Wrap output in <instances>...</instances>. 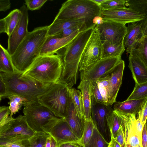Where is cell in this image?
I'll return each instance as SVG.
<instances>
[{
    "instance_id": "1",
    "label": "cell",
    "mask_w": 147,
    "mask_h": 147,
    "mask_svg": "<svg viewBox=\"0 0 147 147\" xmlns=\"http://www.w3.org/2000/svg\"><path fill=\"white\" fill-rule=\"evenodd\" d=\"M96 25L81 31L64 48V54L61 56L63 67L59 82L65 84L69 89L76 82L82 55Z\"/></svg>"
},
{
    "instance_id": "2",
    "label": "cell",
    "mask_w": 147,
    "mask_h": 147,
    "mask_svg": "<svg viewBox=\"0 0 147 147\" xmlns=\"http://www.w3.org/2000/svg\"><path fill=\"white\" fill-rule=\"evenodd\" d=\"M48 27H39L28 32L14 53L11 55L16 71L24 72L40 56L41 48L47 37Z\"/></svg>"
},
{
    "instance_id": "3",
    "label": "cell",
    "mask_w": 147,
    "mask_h": 147,
    "mask_svg": "<svg viewBox=\"0 0 147 147\" xmlns=\"http://www.w3.org/2000/svg\"><path fill=\"white\" fill-rule=\"evenodd\" d=\"M23 72L16 71L12 73L0 72L5 85V98L17 95L27 99L28 102L38 101V97L47 91L54 83H43L30 77L23 75Z\"/></svg>"
},
{
    "instance_id": "4",
    "label": "cell",
    "mask_w": 147,
    "mask_h": 147,
    "mask_svg": "<svg viewBox=\"0 0 147 147\" xmlns=\"http://www.w3.org/2000/svg\"><path fill=\"white\" fill-rule=\"evenodd\" d=\"M63 63L58 54L40 55L23 75L43 83H56L60 80Z\"/></svg>"
},
{
    "instance_id": "5",
    "label": "cell",
    "mask_w": 147,
    "mask_h": 147,
    "mask_svg": "<svg viewBox=\"0 0 147 147\" xmlns=\"http://www.w3.org/2000/svg\"><path fill=\"white\" fill-rule=\"evenodd\" d=\"M102 9L92 0H68L62 4L54 21L68 20L84 18L89 28L94 26V18L100 16Z\"/></svg>"
},
{
    "instance_id": "6",
    "label": "cell",
    "mask_w": 147,
    "mask_h": 147,
    "mask_svg": "<svg viewBox=\"0 0 147 147\" xmlns=\"http://www.w3.org/2000/svg\"><path fill=\"white\" fill-rule=\"evenodd\" d=\"M23 112L29 127L35 133H49L63 118L58 117L38 101L26 102Z\"/></svg>"
},
{
    "instance_id": "7",
    "label": "cell",
    "mask_w": 147,
    "mask_h": 147,
    "mask_svg": "<svg viewBox=\"0 0 147 147\" xmlns=\"http://www.w3.org/2000/svg\"><path fill=\"white\" fill-rule=\"evenodd\" d=\"M70 98L68 88L64 84L59 82L54 84L47 91L38 96V101L57 117L65 118Z\"/></svg>"
},
{
    "instance_id": "8",
    "label": "cell",
    "mask_w": 147,
    "mask_h": 147,
    "mask_svg": "<svg viewBox=\"0 0 147 147\" xmlns=\"http://www.w3.org/2000/svg\"><path fill=\"white\" fill-rule=\"evenodd\" d=\"M35 133L28 125L25 116L20 115L0 127V144L29 140Z\"/></svg>"
},
{
    "instance_id": "9",
    "label": "cell",
    "mask_w": 147,
    "mask_h": 147,
    "mask_svg": "<svg viewBox=\"0 0 147 147\" xmlns=\"http://www.w3.org/2000/svg\"><path fill=\"white\" fill-rule=\"evenodd\" d=\"M96 26V25L82 55L79 67L80 73L89 70L101 59L102 42Z\"/></svg>"
},
{
    "instance_id": "10",
    "label": "cell",
    "mask_w": 147,
    "mask_h": 147,
    "mask_svg": "<svg viewBox=\"0 0 147 147\" xmlns=\"http://www.w3.org/2000/svg\"><path fill=\"white\" fill-rule=\"evenodd\" d=\"M96 26L102 42L106 41L113 45L123 44L127 31L125 24L104 20L102 24L96 25Z\"/></svg>"
},
{
    "instance_id": "11",
    "label": "cell",
    "mask_w": 147,
    "mask_h": 147,
    "mask_svg": "<svg viewBox=\"0 0 147 147\" xmlns=\"http://www.w3.org/2000/svg\"><path fill=\"white\" fill-rule=\"evenodd\" d=\"M19 9L21 13L19 20L11 35L8 37L7 50L10 55L14 53L28 32V9L25 5L22 6Z\"/></svg>"
},
{
    "instance_id": "12",
    "label": "cell",
    "mask_w": 147,
    "mask_h": 147,
    "mask_svg": "<svg viewBox=\"0 0 147 147\" xmlns=\"http://www.w3.org/2000/svg\"><path fill=\"white\" fill-rule=\"evenodd\" d=\"M119 112L122 119L121 126L125 138L124 147H142V137L136 129V115Z\"/></svg>"
},
{
    "instance_id": "13",
    "label": "cell",
    "mask_w": 147,
    "mask_h": 147,
    "mask_svg": "<svg viewBox=\"0 0 147 147\" xmlns=\"http://www.w3.org/2000/svg\"><path fill=\"white\" fill-rule=\"evenodd\" d=\"M109 105L97 103L92 105L91 118L97 129L109 142L111 134L107 122L108 114L113 109Z\"/></svg>"
},
{
    "instance_id": "14",
    "label": "cell",
    "mask_w": 147,
    "mask_h": 147,
    "mask_svg": "<svg viewBox=\"0 0 147 147\" xmlns=\"http://www.w3.org/2000/svg\"><path fill=\"white\" fill-rule=\"evenodd\" d=\"M100 16L104 20H109L126 24L141 21L145 17L129 8L115 10H102Z\"/></svg>"
},
{
    "instance_id": "15",
    "label": "cell",
    "mask_w": 147,
    "mask_h": 147,
    "mask_svg": "<svg viewBox=\"0 0 147 147\" xmlns=\"http://www.w3.org/2000/svg\"><path fill=\"white\" fill-rule=\"evenodd\" d=\"M121 60V56L101 59L89 70L80 74L90 81H97L103 76L110 72Z\"/></svg>"
},
{
    "instance_id": "16",
    "label": "cell",
    "mask_w": 147,
    "mask_h": 147,
    "mask_svg": "<svg viewBox=\"0 0 147 147\" xmlns=\"http://www.w3.org/2000/svg\"><path fill=\"white\" fill-rule=\"evenodd\" d=\"M82 31H77L64 38H59L54 36H47L41 48L40 56L55 54L60 49L65 48Z\"/></svg>"
},
{
    "instance_id": "17",
    "label": "cell",
    "mask_w": 147,
    "mask_h": 147,
    "mask_svg": "<svg viewBox=\"0 0 147 147\" xmlns=\"http://www.w3.org/2000/svg\"><path fill=\"white\" fill-rule=\"evenodd\" d=\"M124 67L125 62L122 60L108 73L110 76L108 105L111 106L116 101V98L122 84Z\"/></svg>"
},
{
    "instance_id": "18",
    "label": "cell",
    "mask_w": 147,
    "mask_h": 147,
    "mask_svg": "<svg viewBox=\"0 0 147 147\" xmlns=\"http://www.w3.org/2000/svg\"><path fill=\"white\" fill-rule=\"evenodd\" d=\"M49 133L55 140L58 145L71 142L80 143V140L74 133L65 118H62Z\"/></svg>"
},
{
    "instance_id": "19",
    "label": "cell",
    "mask_w": 147,
    "mask_h": 147,
    "mask_svg": "<svg viewBox=\"0 0 147 147\" xmlns=\"http://www.w3.org/2000/svg\"><path fill=\"white\" fill-rule=\"evenodd\" d=\"M141 21L128 24L123 42L127 54H129L143 36Z\"/></svg>"
},
{
    "instance_id": "20",
    "label": "cell",
    "mask_w": 147,
    "mask_h": 147,
    "mask_svg": "<svg viewBox=\"0 0 147 147\" xmlns=\"http://www.w3.org/2000/svg\"><path fill=\"white\" fill-rule=\"evenodd\" d=\"M65 119L74 133L80 140L83 134L85 120L78 115L71 98L67 113Z\"/></svg>"
},
{
    "instance_id": "21",
    "label": "cell",
    "mask_w": 147,
    "mask_h": 147,
    "mask_svg": "<svg viewBox=\"0 0 147 147\" xmlns=\"http://www.w3.org/2000/svg\"><path fill=\"white\" fill-rule=\"evenodd\" d=\"M80 79L78 88L82 94L85 120H90L92 119L90 81L82 74H80Z\"/></svg>"
},
{
    "instance_id": "22",
    "label": "cell",
    "mask_w": 147,
    "mask_h": 147,
    "mask_svg": "<svg viewBox=\"0 0 147 147\" xmlns=\"http://www.w3.org/2000/svg\"><path fill=\"white\" fill-rule=\"evenodd\" d=\"M128 67L136 84L147 82V67L137 57L129 55Z\"/></svg>"
},
{
    "instance_id": "23",
    "label": "cell",
    "mask_w": 147,
    "mask_h": 147,
    "mask_svg": "<svg viewBox=\"0 0 147 147\" xmlns=\"http://www.w3.org/2000/svg\"><path fill=\"white\" fill-rule=\"evenodd\" d=\"M146 99H127L123 102L116 101L113 109L124 114L136 115L141 111Z\"/></svg>"
},
{
    "instance_id": "24",
    "label": "cell",
    "mask_w": 147,
    "mask_h": 147,
    "mask_svg": "<svg viewBox=\"0 0 147 147\" xmlns=\"http://www.w3.org/2000/svg\"><path fill=\"white\" fill-rule=\"evenodd\" d=\"M21 13L19 9L11 11L5 18L0 20V32H5L9 37L19 20Z\"/></svg>"
},
{
    "instance_id": "25",
    "label": "cell",
    "mask_w": 147,
    "mask_h": 147,
    "mask_svg": "<svg viewBox=\"0 0 147 147\" xmlns=\"http://www.w3.org/2000/svg\"><path fill=\"white\" fill-rule=\"evenodd\" d=\"M85 22L86 23V20L84 18L68 20L53 21L49 26L47 37L56 35L66 28Z\"/></svg>"
},
{
    "instance_id": "26",
    "label": "cell",
    "mask_w": 147,
    "mask_h": 147,
    "mask_svg": "<svg viewBox=\"0 0 147 147\" xmlns=\"http://www.w3.org/2000/svg\"><path fill=\"white\" fill-rule=\"evenodd\" d=\"M125 50L123 44L115 45L104 41L102 42L101 59L121 56Z\"/></svg>"
},
{
    "instance_id": "27",
    "label": "cell",
    "mask_w": 147,
    "mask_h": 147,
    "mask_svg": "<svg viewBox=\"0 0 147 147\" xmlns=\"http://www.w3.org/2000/svg\"><path fill=\"white\" fill-rule=\"evenodd\" d=\"M129 55L139 59L147 67V36H143Z\"/></svg>"
},
{
    "instance_id": "28",
    "label": "cell",
    "mask_w": 147,
    "mask_h": 147,
    "mask_svg": "<svg viewBox=\"0 0 147 147\" xmlns=\"http://www.w3.org/2000/svg\"><path fill=\"white\" fill-rule=\"evenodd\" d=\"M122 118L118 111L113 110L108 114L107 122L109 129L111 137L115 138L117 132L120 127L122 123Z\"/></svg>"
},
{
    "instance_id": "29",
    "label": "cell",
    "mask_w": 147,
    "mask_h": 147,
    "mask_svg": "<svg viewBox=\"0 0 147 147\" xmlns=\"http://www.w3.org/2000/svg\"><path fill=\"white\" fill-rule=\"evenodd\" d=\"M0 71L12 73L16 71L12 62L11 55L7 50L0 45Z\"/></svg>"
},
{
    "instance_id": "30",
    "label": "cell",
    "mask_w": 147,
    "mask_h": 147,
    "mask_svg": "<svg viewBox=\"0 0 147 147\" xmlns=\"http://www.w3.org/2000/svg\"><path fill=\"white\" fill-rule=\"evenodd\" d=\"M70 96L75 110L79 116L84 119L82 96L80 91L74 88L69 89Z\"/></svg>"
},
{
    "instance_id": "31",
    "label": "cell",
    "mask_w": 147,
    "mask_h": 147,
    "mask_svg": "<svg viewBox=\"0 0 147 147\" xmlns=\"http://www.w3.org/2000/svg\"><path fill=\"white\" fill-rule=\"evenodd\" d=\"M7 98L9 100L8 104L9 105V107L11 111L10 115L11 117H12L13 114L18 112L26 102H28V100L26 98L17 95H11Z\"/></svg>"
},
{
    "instance_id": "32",
    "label": "cell",
    "mask_w": 147,
    "mask_h": 147,
    "mask_svg": "<svg viewBox=\"0 0 147 147\" xmlns=\"http://www.w3.org/2000/svg\"><path fill=\"white\" fill-rule=\"evenodd\" d=\"M109 144L95 125L92 136L84 147H109Z\"/></svg>"
},
{
    "instance_id": "33",
    "label": "cell",
    "mask_w": 147,
    "mask_h": 147,
    "mask_svg": "<svg viewBox=\"0 0 147 147\" xmlns=\"http://www.w3.org/2000/svg\"><path fill=\"white\" fill-rule=\"evenodd\" d=\"M51 136L49 133H35L29 139L26 147H45L47 139Z\"/></svg>"
},
{
    "instance_id": "34",
    "label": "cell",
    "mask_w": 147,
    "mask_h": 147,
    "mask_svg": "<svg viewBox=\"0 0 147 147\" xmlns=\"http://www.w3.org/2000/svg\"><path fill=\"white\" fill-rule=\"evenodd\" d=\"M125 5L145 18L147 16V0H127Z\"/></svg>"
},
{
    "instance_id": "35",
    "label": "cell",
    "mask_w": 147,
    "mask_h": 147,
    "mask_svg": "<svg viewBox=\"0 0 147 147\" xmlns=\"http://www.w3.org/2000/svg\"><path fill=\"white\" fill-rule=\"evenodd\" d=\"M99 89L107 105H108V94L110 85V76L109 73L101 77L97 81Z\"/></svg>"
},
{
    "instance_id": "36",
    "label": "cell",
    "mask_w": 147,
    "mask_h": 147,
    "mask_svg": "<svg viewBox=\"0 0 147 147\" xmlns=\"http://www.w3.org/2000/svg\"><path fill=\"white\" fill-rule=\"evenodd\" d=\"M147 98V82L136 84L134 89L127 100Z\"/></svg>"
},
{
    "instance_id": "37",
    "label": "cell",
    "mask_w": 147,
    "mask_h": 147,
    "mask_svg": "<svg viewBox=\"0 0 147 147\" xmlns=\"http://www.w3.org/2000/svg\"><path fill=\"white\" fill-rule=\"evenodd\" d=\"M94 126L95 124L92 119L85 121L83 134L80 142L83 147H84L90 139Z\"/></svg>"
},
{
    "instance_id": "38",
    "label": "cell",
    "mask_w": 147,
    "mask_h": 147,
    "mask_svg": "<svg viewBox=\"0 0 147 147\" xmlns=\"http://www.w3.org/2000/svg\"><path fill=\"white\" fill-rule=\"evenodd\" d=\"M90 81L92 105L97 103L107 105L100 93L97 82Z\"/></svg>"
},
{
    "instance_id": "39",
    "label": "cell",
    "mask_w": 147,
    "mask_h": 147,
    "mask_svg": "<svg viewBox=\"0 0 147 147\" xmlns=\"http://www.w3.org/2000/svg\"><path fill=\"white\" fill-rule=\"evenodd\" d=\"M127 0H107L100 5L102 10H115L126 9Z\"/></svg>"
},
{
    "instance_id": "40",
    "label": "cell",
    "mask_w": 147,
    "mask_h": 147,
    "mask_svg": "<svg viewBox=\"0 0 147 147\" xmlns=\"http://www.w3.org/2000/svg\"><path fill=\"white\" fill-rule=\"evenodd\" d=\"M11 111L8 107L1 106L0 107V127L8 123L13 119L9 116Z\"/></svg>"
},
{
    "instance_id": "41",
    "label": "cell",
    "mask_w": 147,
    "mask_h": 147,
    "mask_svg": "<svg viewBox=\"0 0 147 147\" xmlns=\"http://www.w3.org/2000/svg\"><path fill=\"white\" fill-rule=\"evenodd\" d=\"M47 0H25V4L28 9L31 11L39 9Z\"/></svg>"
},
{
    "instance_id": "42",
    "label": "cell",
    "mask_w": 147,
    "mask_h": 147,
    "mask_svg": "<svg viewBox=\"0 0 147 147\" xmlns=\"http://www.w3.org/2000/svg\"><path fill=\"white\" fill-rule=\"evenodd\" d=\"M141 120L143 125L145 123L147 118V98L146 100L141 111L138 113V117Z\"/></svg>"
},
{
    "instance_id": "43",
    "label": "cell",
    "mask_w": 147,
    "mask_h": 147,
    "mask_svg": "<svg viewBox=\"0 0 147 147\" xmlns=\"http://www.w3.org/2000/svg\"><path fill=\"white\" fill-rule=\"evenodd\" d=\"M115 139L116 141L119 144L121 147H124L125 138L121 126L118 130L116 137Z\"/></svg>"
},
{
    "instance_id": "44",
    "label": "cell",
    "mask_w": 147,
    "mask_h": 147,
    "mask_svg": "<svg viewBox=\"0 0 147 147\" xmlns=\"http://www.w3.org/2000/svg\"><path fill=\"white\" fill-rule=\"evenodd\" d=\"M27 140L21 141L14 142L0 145V147H26L25 144Z\"/></svg>"
},
{
    "instance_id": "45",
    "label": "cell",
    "mask_w": 147,
    "mask_h": 147,
    "mask_svg": "<svg viewBox=\"0 0 147 147\" xmlns=\"http://www.w3.org/2000/svg\"><path fill=\"white\" fill-rule=\"evenodd\" d=\"M6 88L5 83L0 76V100L3 98H5L7 94Z\"/></svg>"
},
{
    "instance_id": "46",
    "label": "cell",
    "mask_w": 147,
    "mask_h": 147,
    "mask_svg": "<svg viewBox=\"0 0 147 147\" xmlns=\"http://www.w3.org/2000/svg\"><path fill=\"white\" fill-rule=\"evenodd\" d=\"M11 3L9 0H0V11L5 12L9 9Z\"/></svg>"
},
{
    "instance_id": "47",
    "label": "cell",
    "mask_w": 147,
    "mask_h": 147,
    "mask_svg": "<svg viewBox=\"0 0 147 147\" xmlns=\"http://www.w3.org/2000/svg\"><path fill=\"white\" fill-rule=\"evenodd\" d=\"M141 145L142 147H147V130L145 123L142 133Z\"/></svg>"
},
{
    "instance_id": "48",
    "label": "cell",
    "mask_w": 147,
    "mask_h": 147,
    "mask_svg": "<svg viewBox=\"0 0 147 147\" xmlns=\"http://www.w3.org/2000/svg\"><path fill=\"white\" fill-rule=\"evenodd\" d=\"M82 146L80 143L74 142L63 143L58 145V147H81Z\"/></svg>"
},
{
    "instance_id": "49",
    "label": "cell",
    "mask_w": 147,
    "mask_h": 147,
    "mask_svg": "<svg viewBox=\"0 0 147 147\" xmlns=\"http://www.w3.org/2000/svg\"><path fill=\"white\" fill-rule=\"evenodd\" d=\"M144 125L140 119L138 118L136 121V127L138 134L141 137Z\"/></svg>"
},
{
    "instance_id": "50",
    "label": "cell",
    "mask_w": 147,
    "mask_h": 147,
    "mask_svg": "<svg viewBox=\"0 0 147 147\" xmlns=\"http://www.w3.org/2000/svg\"><path fill=\"white\" fill-rule=\"evenodd\" d=\"M141 21L142 24V29L143 35L147 36V16L145 18L144 20Z\"/></svg>"
},
{
    "instance_id": "51",
    "label": "cell",
    "mask_w": 147,
    "mask_h": 147,
    "mask_svg": "<svg viewBox=\"0 0 147 147\" xmlns=\"http://www.w3.org/2000/svg\"><path fill=\"white\" fill-rule=\"evenodd\" d=\"M104 21V20L100 16H97L94 18L92 22L94 24L98 25L102 24Z\"/></svg>"
},
{
    "instance_id": "52",
    "label": "cell",
    "mask_w": 147,
    "mask_h": 147,
    "mask_svg": "<svg viewBox=\"0 0 147 147\" xmlns=\"http://www.w3.org/2000/svg\"><path fill=\"white\" fill-rule=\"evenodd\" d=\"M109 147H121L119 144L116 141L113 137H111V139L109 142Z\"/></svg>"
},
{
    "instance_id": "53",
    "label": "cell",
    "mask_w": 147,
    "mask_h": 147,
    "mask_svg": "<svg viewBox=\"0 0 147 147\" xmlns=\"http://www.w3.org/2000/svg\"><path fill=\"white\" fill-rule=\"evenodd\" d=\"M51 147H58V144L55 140L51 136Z\"/></svg>"
},
{
    "instance_id": "54",
    "label": "cell",
    "mask_w": 147,
    "mask_h": 147,
    "mask_svg": "<svg viewBox=\"0 0 147 147\" xmlns=\"http://www.w3.org/2000/svg\"><path fill=\"white\" fill-rule=\"evenodd\" d=\"M51 136L47 138L46 144L45 147H51Z\"/></svg>"
},
{
    "instance_id": "55",
    "label": "cell",
    "mask_w": 147,
    "mask_h": 147,
    "mask_svg": "<svg viewBox=\"0 0 147 147\" xmlns=\"http://www.w3.org/2000/svg\"><path fill=\"white\" fill-rule=\"evenodd\" d=\"M107 0H92L94 2L99 5L103 2H105Z\"/></svg>"
},
{
    "instance_id": "56",
    "label": "cell",
    "mask_w": 147,
    "mask_h": 147,
    "mask_svg": "<svg viewBox=\"0 0 147 147\" xmlns=\"http://www.w3.org/2000/svg\"><path fill=\"white\" fill-rule=\"evenodd\" d=\"M145 124H146V129H147V118L146 120V123H145Z\"/></svg>"
},
{
    "instance_id": "57",
    "label": "cell",
    "mask_w": 147,
    "mask_h": 147,
    "mask_svg": "<svg viewBox=\"0 0 147 147\" xmlns=\"http://www.w3.org/2000/svg\"></svg>"
}]
</instances>
